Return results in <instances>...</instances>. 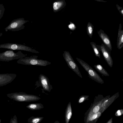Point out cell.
Wrapping results in <instances>:
<instances>
[{
    "label": "cell",
    "instance_id": "cell-19",
    "mask_svg": "<svg viewBox=\"0 0 123 123\" xmlns=\"http://www.w3.org/2000/svg\"><path fill=\"white\" fill-rule=\"evenodd\" d=\"M90 44L93 49L95 56L100 58V55L97 45L93 42L90 43Z\"/></svg>",
    "mask_w": 123,
    "mask_h": 123
},
{
    "label": "cell",
    "instance_id": "cell-14",
    "mask_svg": "<svg viewBox=\"0 0 123 123\" xmlns=\"http://www.w3.org/2000/svg\"><path fill=\"white\" fill-rule=\"evenodd\" d=\"M72 115V111L71 103L69 102L67 105L65 111V118L66 123H68Z\"/></svg>",
    "mask_w": 123,
    "mask_h": 123
},
{
    "label": "cell",
    "instance_id": "cell-29",
    "mask_svg": "<svg viewBox=\"0 0 123 123\" xmlns=\"http://www.w3.org/2000/svg\"><path fill=\"white\" fill-rule=\"evenodd\" d=\"M3 35V33L1 32L0 33V37H1Z\"/></svg>",
    "mask_w": 123,
    "mask_h": 123
},
{
    "label": "cell",
    "instance_id": "cell-21",
    "mask_svg": "<svg viewBox=\"0 0 123 123\" xmlns=\"http://www.w3.org/2000/svg\"><path fill=\"white\" fill-rule=\"evenodd\" d=\"M70 24L68 25V28L71 30L74 31L75 30L76 28V26L75 24L72 22L70 21Z\"/></svg>",
    "mask_w": 123,
    "mask_h": 123
},
{
    "label": "cell",
    "instance_id": "cell-2",
    "mask_svg": "<svg viewBox=\"0 0 123 123\" xmlns=\"http://www.w3.org/2000/svg\"><path fill=\"white\" fill-rule=\"evenodd\" d=\"M38 56L33 55L26 56L21 58L17 61L18 63L25 65H33L41 66H45L51 64V62L47 60L38 59Z\"/></svg>",
    "mask_w": 123,
    "mask_h": 123
},
{
    "label": "cell",
    "instance_id": "cell-5",
    "mask_svg": "<svg viewBox=\"0 0 123 123\" xmlns=\"http://www.w3.org/2000/svg\"><path fill=\"white\" fill-rule=\"evenodd\" d=\"M0 48L5 49L13 50H21L32 53H39V52L35 49L23 44L8 43L0 44Z\"/></svg>",
    "mask_w": 123,
    "mask_h": 123
},
{
    "label": "cell",
    "instance_id": "cell-6",
    "mask_svg": "<svg viewBox=\"0 0 123 123\" xmlns=\"http://www.w3.org/2000/svg\"><path fill=\"white\" fill-rule=\"evenodd\" d=\"M28 21L23 18L14 19L5 28V30L6 32L8 31H15L21 30L24 28L25 26L24 24Z\"/></svg>",
    "mask_w": 123,
    "mask_h": 123
},
{
    "label": "cell",
    "instance_id": "cell-23",
    "mask_svg": "<svg viewBox=\"0 0 123 123\" xmlns=\"http://www.w3.org/2000/svg\"><path fill=\"white\" fill-rule=\"evenodd\" d=\"M10 123H18L17 118L16 115H14L11 118Z\"/></svg>",
    "mask_w": 123,
    "mask_h": 123
},
{
    "label": "cell",
    "instance_id": "cell-22",
    "mask_svg": "<svg viewBox=\"0 0 123 123\" xmlns=\"http://www.w3.org/2000/svg\"><path fill=\"white\" fill-rule=\"evenodd\" d=\"M89 97L88 95H82L80 97L79 100V103H81L83 102L87 98Z\"/></svg>",
    "mask_w": 123,
    "mask_h": 123
},
{
    "label": "cell",
    "instance_id": "cell-1",
    "mask_svg": "<svg viewBox=\"0 0 123 123\" xmlns=\"http://www.w3.org/2000/svg\"><path fill=\"white\" fill-rule=\"evenodd\" d=\"M6 96L18 102L34 101L41 99L37 96L28 94L23 92L9 93L6 94Z\"/></svg>",
    "mask_w": 123,
    "mask_h": 123
},
{
    "label": "cell",
    "instance_id": "cell-11",
    "mask_svg": "<svg viewBox=\"0 0 123 123\" xmlns=\"http://www.w3.org/2000/svg\"><path fill=\"white\" fill-rule=\"evenodd\" d=\"M98 33L107 50H108L109 51H111L112 50V46L109 37L104 32L103 30L101 29L98 31Z\"/></svg>",
    "mask_w": 123,
    "mask_h": 123
},
{
    "label": "cell",
    "instance_id": "cell-15",
    "mask_svg": "<svg viewBox=\"0 0 123 123\" xmlns=\"http://www.w3.org/2000/svg\"><path fill=\"white\" fill-rule=\"evenodd\" d=\"M94 67L96 70L103 75L105 76H109V74L106 70L100 65H95Z\"/></svg>",
    "mask_w": 123,
    "mask_h": 123
},
{
    "label": "cell",
    "instance_id": "cell-24",
    "mask_svg": "<svg viewBox=\"0 0 123 123\" xmlns=\"http://www.w3.org/2000/svg\"><path fill=\"white\" fill-rule=\"evenodd\" d=\"M116 7L120 13L123 16V8L122 7L120 6L117 4L116 5Z\"/></svg>",
    "mask_w": 123,
    "mask_h": 123
},
{
    "label": "cell",
    "instance_id": "cell-20",
    "mask_svg": "<svg viewBox=\"0 0 123 123\" xmlns=\"http://www.w3.org/2000/svg\"><path fill=\"white\" fill-rule=\"evenodd\" d=\"M5 9L3 4H0V20L4 14Z\"/></svg>",
    "mask_w": 123,
    "mask_h": 123
},
{
    "label": "cell",
    "instance_id": "cell-25",
    "mask_svg": "<svg viewBox=\"0 0 123 123\" xmlns=\"http://www.w3.org/2000/svg\"><path fill=\"white\" fill-rule=\"evenodd\" d=\"M101 115V113L99 112H98L94 114L92 117V118L93 119H95V118L98 117Z\"/></svg>",
    "mask_w": 123,
    "mask_h": 123
},
{
    "label": "cell",
    "instance_id": "cell-17",
    "mask_svg": "<svg viewBox=\"0 0 123 123\" xmlns=\"http://www.w3.org/2000/svg\"><path fill=\"white\" fill-rule=\"evenodd\" d=\"M94 26L90 22H89L86 27V31L88 35L91 38L93 34Z\"/></svg>",
    "mask_w": 123,
    "mask_h": 123
},
{
    "label": "cell",
    "instance_id": "cell-26",
    "mask_svg": "<svg viewBox=\"0 0 123 123\" xmlns=\"http://www.w3.org/2000/svg\"><path fill=\"white\" fill-rule=\"evenodd\" d=\"M99 107L98 106H97L94 108L93 111L94 113H97L99 111Z\"/></svg>",
    "mask_w": 123,
    "mask_h": 123
},
{
    "label": "cell",
    "instance_id": "cell-4",
    "mask_svg": "<svg viewBox=\"0 0 123 123\" xmlns=\"http://www.w3.org/2000/svg\"><path fill=\"white\" fill-rule=\"evenodd\" d=\"M27 55L23 53L21 51L14 52L12 50H7L0 52V61L8 62L12 60L19 59L26 56Z\"/></svg>",
    "mask_w": 123,
    "mask_h": 123
},
{
    "label": "cell",
    "instance_id": "cell-31",
    "mask_svg": "<svg viewBox=\"0 0 123 123\" xmlns=\"http://www.w3.org/2000/svg\"><path fill=\"white\" fill-rule=\"evenodd\" d=\"M1 122V120L0 119V123Z\"/></svg>",
    "mask_w": 123,
    "mask_h": 123
},
{
    "label": "cell",
    "instance_id": "cell-28",
    "mask_svg": "<svg viewBox=\"0 0 123 123\" xmlns=\"http://www.w3.org/2000/svg\"><path fill=\"white\" fill-rule=\"evenodd\" d=\"M96 0V1H98V2H106V1H103V0Z\"/></svg>",
    "mask_w": 123,
    "mask_h": 123
},
{
    "label": "cell",
    "instance_id": "cell-9",
    "mask_svg": "<svg viewBox=\"0 0 123 123\" xmlns=\"http://www.w3.org/2000/svg\"><path fill=\"white\" fill-rule=\"evenodd\" d=\"M14 73L0 74V86H5L10 83L16 77Z\"/></svg>",
    "mask_w": 123,
    "mask_h": 123
},
{
    "label": "cell",
    "instance_id": "cell-8",
    "mask_svg": "<svg viewBox=\"0 0 123 123\" xmlns=\"http://www.w3.org/2000/svg\"><path fill=\"white\" fill-rule=\"evenodd\" d=\"M35 85L37 86L36 88L40 86L42 87L41 89L42 93L44 91L50 92L53 89L48 78L42 74H40L39 75L38 80L36 81Z\"/></svg>",
    "mask_w": 123,
    "mask_h": 123
},
{
    "label": "cell",
    "instance_id": "cell-27",
    "mask_svg": "<svg viewBox=\"0 0 123 123\" xmlns=\"http://www.w3.org/2000/svg\"><path fill=\"white\" fill-rule=\"evenodd\" d=\"M117 113L118 116H119L121 115V114L120 110H118L117 111Z\"/></svg>",
    "mask_w": 123,
    "mask_h": 123
},
{
    "label": "cell",
    "instance_id": "cell-13",
    "mask_svg": "<svg viewBox=\"0 0 123 123\" xmlns=\"http://www.w3.org/2000/svg\"><path fill=\"white\" fill-rule=\"evenodd\" d=\"M66 2L64 0H59L54 2L53 4V8L54 12L60 10L65 6Z\"/></svg>",
    "mask_w": 123,
    "mask_h": 123
},
{
    "label": "cell",
    "instance_id": "cell-7",
    "mask_svg": "<svg viewBox=\"0 0 123 123\" xmlns=\"http://www.w3.org/2000/svg\"><path fill=\"white\" fill-rule=\"evenodd\" d=\"M63 56L68 67L80 77L82 78L79 67L69 52L66 51H64Z\"/></svg>",
    "mask_w": 123,
    "mask_h": 123
},
{
    "label": "cell",
    "instance_id": "cell-16",
    "mask_svg": "<svg viewBox=\"0 0 123 123\" xmlns=\"http://www.w3.org/2000/svg\"><path fill=\"white\" fill-rule=\"evenodd\" d=\"M26 107L31 110H34L42 109L43 108V106L41 103H37L30 104L27 106Z\"/></svg>",
    "mask_w": 123,
    "mask_h": 123
},
{
    "label": "cell",
    "instance_id": "cell-10",
    "mask_svg": "<svg viewBox=\"0 0 123 123\" xmlns=\"http://www.w3.org/2000/svg\"><path fill=\"white\" fill-rule=\"evenodd\" d=\"M97 45L99 51H101L103 57L108 64L110 67H112L113 62L109 52L105 48L103 43H102L100 45Z\"/></svg>",
    "mask_w": 123,
    "mask_h": 123
},
{
    "label": "cell",
    "instance_id": "cell-3",
    "mask_svg": "<svg viewBox=\"0 0 123 123\" xmlns=\"http://www.w3.org/2000/svg\"><path fill=\"white\" fill-rule=\"evenodd\" d=\"M76 59L87 73L89 77L94 81L101 84L104 82L99 75L88 64L81 59L76 57Z\"/></svg>",
    "mask_w": 123,
    "mask_h": 123
},
{
    "label": "cell",
    "instance_id": "cell-30",
    "mask_svg": "<svg viewBox=\"0 0 123 123\" xmlns=\"http://www.w3.org/2000/svg\"><path fill=\"white\" fill-rule=\"evenodd\" d=\"M54 123H59L58 121H55V122Z\"/></svg>",
    "mask_w": 123,
    "mask_h": 123
},
{
    "label": "cell",
    "instance_id": "cell-12",
    "mask_svg": "<svg viewBox=\"0 0 123 123\" xmlns=\"http://www.w3.org/2000/svg\"><path fill=\"white\" fill-rule=\"evenodd\" d=\"M117 47L120 49L123 47V30L122 29L121 23L119 25L117 42Z\"/></svg>",
    "mask_w": 123,
    "mask_h": 123
},
{
    "label": "cell",
    "instance_id": "cell-18",
    "mask_svg": "<svg viewBox=\"0 0 123 123\" xmlns=\"http://www.w3.org/2000/svg\"><path fill=\"white\" fill-rule=\"evenodd\" d=\"M43 118V117H32L28 119V123H39Z\"/></svg>",
    "mask_w": 123,
    "mask_h": 123
}]
</instances>
